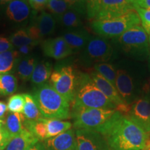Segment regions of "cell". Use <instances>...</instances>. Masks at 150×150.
I'll return each mask as SVG.
<instances>
[{"mask_svg": "<svg viewBox=\"0 0 150 150\" xmlns=\"http://www.w3.org/2000/svg\"><path fill=\"white\" fill-rule=\"evenodd\" d=\"M38 59L33 54L20 57L17 61L14 72L16 73L20 79L26 81L31 79V75Z\"/></svg>", "mask_w": 150, "mask_h": 150, "instance_id": "cell-19", "label": "cell"}, {"mask_svg": "<svg viewBox=\"0 0 150 150\" xmlns=\"http://www.w3.org/2000/svg\"><path fill=\"white\" fill-rule=\"evenodd\" d=\"M52 72V65L50 62L46 61L38 62L31 75V83L35 86V87L46 83L51 76Z\"/></svg>", "mask_w": 150, "mask_h": 150, "instance_id": "cell-21", "label": "cell"}, {"mask_svg": "<svg viewBox=\"0 0 150 150\" xmlns=\"http://www.w3.org/2000/svg\"><path fill=\"white\" fill-rule=\"evenodd\" d=\"M95 72H96L108 81L110 83L115 86L116 71L113 65L107 63H96L93 66Z\"/></svg>", "mask_w": 150, "mask_h": 150, "instance_id": "cell-30", "label": "cell"}, {"mask_svg": "<svg viewBox=\"0 0 150 150\" xmlns=\"http://www.w3.org/2000/svg\"><path fill=\"white\" fill-rule=\"evenodd\" d=\"M134 5L140 8L150 9V0H137Z\"/></svg>", "mask_w": 150, "mask_h": 150, "instance_id": "cell-40", "label": "cell"}, {"mask_svg": "<svg viewBox=\"0 0 150 150\" xmlns=\"http://www.w3.org/2000/svg\"><path fill=\"white\" fill-rule=\"evenodd\" d=\"M9 40L13 45L14 47L17 49L24 45H38L40 42L33 40L28 34L25 29H19L16 32L13 33L9 37Z\"/></svg>", "mask_w": 150, "mask_h": 150, "instance_id": "cell-29", "label": "cell"}, {"mask_svg": "<svg viewBox=\"0 0 150 150\" xmlns=\"http://www.w3.org/2000/svg\"><path fill=\"white\" fill-rule=\"evenodd\" d=\"M32 95L43 118L66 120L70 117V103L50 83L35 86Z\"/></svg>", "mask_w": 150, "mask_h": 150, "instance_id": "cell-2", "label": "cell"}, {"mask_svg": "<svg viewBox=\"0 0 150 150\" xmlns=\"http://www.w3.org/2000/svg\"><path fill=\"white\" fill-rule=\"evenodd\" d=\"M75 138L77 150H110L105 137L96 131L76 129Z\"/></svg>", "mask_w": 150, "mask_h": 150, "instance_id": "cell-12", "label": "cell"}, {"mask_svg": "<svg viewBox=\"0 0 150 150\" xmlns=\"http://www.w3.org/2000/svg\"><path fill=\"white\" fill-rule=\"evenodd\" d=\"M67 44L72 50H80L85 47L91 39V35L85 29H72L67 31L62 35Z\"/></svg>", "mask_w": 150, "mask_h": 150, "instance_id": "cell-18", "label": "cell"}, {"mask_svg": "<svg viewBox=\"0 0 150 150\" xmlns=\"http://www.w3.org/2000/svg\"><path fill=\"white\" fill-rule=\"evenodd\" d=\"M12 138L5 129L4 121L2 119H0V144L4 141L10 142Z\"/></svg>", "mask_w": 150, "mask_h": 150, "instance_id": "cell-38", "label": "cell"}, {"mask_svg": "<svg viewBox=\"0 0 150 150\" xmlns=\"http://www.w3.org/2000/svg\"><path fill=\"white\" fill-rule=\"evenodd\" d=\"M79 75L72 65L57 66L50 78V85L70 103L74 99Z\"/></svg>", "mask_w": 150, "mask_h": 150, "instance_id": "cell-6", "label": "cell"}, {"mask_svg": "<svg viewBox=\"0 0 150 150\" xmlns=\"http://www.w3.org/2000/svg\"><path fill=\"white\" fill-rule=\"evenodd\" d=\"M149 45H150V35L149 36Z\"/></svg>", "mask_w": 150, "mask_h": 150, "instance_id": "cell-48", "label": "cell"}, {"mask_svg": "<svg viewBox=\"0 0 150 150\" xmlns=\"http://www.w3.org/2000/svg\"><path fill=\"white\" fill-rule=\"evenodd\" d=\"M38 13L35 12L31 22L36 27L41 38L48 36L54 32L56 29V19L50 13L42 11L38 16Z\"/></svg>", "mask_w": 150, "mask_h": 150, "instance_id": "cell-17", "label": "cell"}, {"mask_svg": "<svg viewBox=\"0 0 150 150\" xmlns=\"http://www.w3.org/2000/svg\"><path fill=\"white\" fill-rule=\"evenodd\" d=\"M112 47L102 37H91L84 48L81 61L86 65L92 63H106L112 55Z\"/></svg>", "mask_w": 150, "mask_h": 150, "instance_id": "cell-8", "label": "cell"}, {"mask_svg": "<svg viewBox=\"0 0 150 150\" xmlns=\"http://www.w3.org/2000/svg\"><path fill=\"white\" fill-rule=\"evenodd\" d=\"M24 128L29 130L38 141H44L47 139L46 119L40 118L38 120L30 122L24 119Z\"/></svg>", "mask_w": 150, "mask_h": 150, "instance_id": "cell-24", "label": "cell"}, {"mask_svg": "<svg viewBox=\"0 0 150 150\" xmlns=\"http://www.w3.org/2000/svg\"><path fill=\"white\" fill-rule=\"evenodd\" d=\"M99 133L105 137L110 150H142L149 136L117 110Z\"/></svg>", "mask_w": 150, "mask_h": 150, "instance_id": "cell-1", "label": "cell"}, {"mask_svg": "<svg viewBox=\"0 0 150 150\" xmlns=\"http://www.w3.org/2000/svg\"><path fill=\"white\" fill-rule=\"evenodd\" d=\"M47 8L56 21H59L63 15L68 10L69 6L64 0H48Z\"/></svg>", "mask_w": 150, "mask_h": 150, "instance_id": "cell-31", "label": "cell"}, {"mask_svg": "<svg viewBox=\"0 0 150 150\" xmlns=\"http://www.w3.org/2000/svg\"><path fill=\"white\" fill-rule=\"evenodd\" d=\"M72 104V106L116 110L115 104L95 86L88 74L79 75L76 94Z\"/></svg>", "mask_w": 150, "mask_h": 150, "instance_id": "cell-3", "label": "cell"}, {"mask_svg": "<svg viewBox=\"0 0 150 150\" xmlns=\"http://www.w3.org/2000/svg\"><path fill=\"white\" fill-rule=\"evenodd\" d=\"M142 150H150V138L147 140L145 147H144V148Z\"/></svg>", "mask_w": 150, "mask_h": 150, "instance_id": "cell-45", "label": "cell"}, {"mask_svg": "<svg viewBox=\"0 0 150 150\" xmlns=\"http://www.w3.org/2000/svg\"><path fill=\"white\" fill-rule=\"evenodd\" d=\"M118 42L127 53L138 56L149 53V36L140 25L131 28L118 37Z\"/></svg>", "mask_w": 150, "mask_h": 150, "instance_id": "cell-7", "label": "cell"}, {"mask_svg": "<svg viewBox=\"0 0 150 150\" xmlns=\"http://www.w3.org/2000/svg\"><path fill=\"white\" fill-rule=\"evenodd\" d=\"M20 57L18 51L14 50L0 53V74L13 73Z\"/></svg>", "mask_w": 150, "mask_h": 150, "instance_id": "cell-23", "label": "cell"}, {"mask_svg": "<svg viewBox=\"0 0 150 150\" xmlns=\"http://www.w3.org/2000/svg\"><path fill=\"white\" fill-rule=\"evenodd\" d=\"M48 150H77L75 131L70 129L43 142Z\"/></svg>", "mask_w": 150, "mask_h": 150, "instance_id": "cell-15", "label": "cell"}, {"mask_svg": "<svg viewBox=\"0 0 150 150\" xmlns=\"http://www.w3.org/2000/svg\"><path fill=\"white\" fill-rule=\"evenodd\" d=\"M68 5L69 8L73 9L81 15L86 13V0H64Z\"/></svg>", "mask_w": 150, "mask_h": 150, "instance_id": "cell-35", "label": "cell"}, {"mask_svg": "<svg viewBox=\"0 0 150 150\" xmlns=\"http://www.w3.org/2000/svg\"><path fill=\"white\" fill-rule=\"evenodd\" d=\"M81 16L82 15L77 11L69 8L58 22L67 29H78L82 26Z\"/></svg>", "mask_w": 150, "mask_h": 150, "instance_id": "cell-27", "label": "cell"}, {"mask_svg": "<svg viewBox=\"0 0 150 150\" xmlns=\"http://www.w3.org/2000/svg\"><path fill=\"white\" fill-rule=\"evenodd\" d=\"M134 10V4L128 0H102L95 20H110Z\"/></svg>", "mask_w": 150, "mask_h": 150, "instance_id": "cell-13", "label": "cell"}, {"mask_svg": "<svg viewBox=\"0 0 150 150\" xmlns=\"http://www.w3.org/2000/svg\"><path fill=\"white\" fill-rule=\"evenodd\" d=\"M18 89V79L13 74H0V95L7 96Z\"/></svg>", "mask_w": 150, "mask_h": 150, "instance_id": "cell-28", "label": "cell"}, {"mask_svg": "<svg viewBox=\"0 0 150 150\" xmlns=\"http://www.w3.org/2000/svg\"><path fill=\"white\" fill-rule=\"evenodd\" d=\"M140 19L134 11L110 20H95L91 28L96 34L104 38H118L127 30L140 25Z\"/></svg>", "mask_w": 150, "mask_h": 150, "instance_id": "cell-5", "label": "cell"}, {"mask_svg": "<svg viewBox=\"0 0 150 150\" xmlns=\"http://www.w3.org/2000/svg\"><path fill=\"white\" fill-rule=\"evenodd\" d=\"M12 0H0V6H6Z\"/></svg>", "mask_w": 150, "mask_h": 150, "instance_id": "cell-46", "label": "cell"}, {"mask_svg": "<svg viewBox=\"0 0 150 150\" xmlns=\"http://www.w3.org/2000/svg\"><path fill=\"white\" fill-rule=\"evenodd\" d=\"M47 139L63 134L72 128V123L61 120L46 119Z\"/></svg>", "mask_w": 150, "mask_h": 150, "instance_id": "cell-26", "label": "cell"}, {"mask_svg": "<svg viewBox=\"0 0 150 150\" xmlns=\"http://www.w3.org/2000/svg\"><path fill=\"white\" fill-rule=\"evenodd\" d=\"M23 95L25 99V104L22 112L24 118L30 122L36 121L43 118L33 95L28 93L23 94Z\"/></svg>", "mask_w": 150, "mask_h": 150, "instance_id": "cell-25", "label": "cell"}, {"mask_svg": "<svg viewBox=\"0 0 150 150\" xmlns=\"http://www.w3.org/2000/svg\"><path fill=\"white\" fill-rule=\"evenodd\" d=\"M149 54H150V53H149Z\"/></svg>", "mask_w": 150, "mask_h": 150, "instance_id": "cell-49", "label": "cell"}, {"mask_svg": "<svg viewBox=\"0 0 150 150\" xmlns=\"http://www.w3.org/2000/svg\"><path fill=\"white\" fill-rule=\"evenodd\" d=\"M41 48L45 55L56 60L63 59L73 53V50L62 36L43 40Z\"/></svg>", "mask_w": 150, "mask_h": 150, "instance_id": "cell-14", "label": "cell"}, {"mask_svg": "<svg viewBox=\"0 0 150 150\" xmlns=\"http://www.w3.org/2000/svg\"><path fill=\"white\" fill-rule=\"evenodd\" d=\"M24 104H25V99L24 95L17 94L11 96L8 99L7 108L11 112L21 113L23 112Z\"/></svg>", "mask_w": 150, "mask_h": 150, "instance_id": "cell-32", "label": "cell"}, {"mask_svg": "<svg viewBox=\"0 0 150 150\" xmlns=\"http://www.w3.org/2000/svg\"><path fill=\"white\" fill-rule=\"evenodd\" d=\"M125 116V115H124ZM128 119L150 134V98L145 96L134 100L127 115Z\"/></svg>", "mask_w": 150, "mask_h": 150, "instance_id": "cell-9", "label": "cell"}, {"mask_svg": "<svg viewBox=\"0 0 150 150\" xmlns=\"http://www.w3.org/2000/svg\"><path fill=\"white\" fill-rule=\"evenodd\" d=\"M7 110V105L4 102H0V119H2L4 117Z\"/></svg>", "mask_w": 150, "mask_h": 150, "instance_id": "cell-42", "label": "cell"}, {"mask_svg": "<svg viewBox=\"0 0 150 150\" xmlns=\"http://www.w3.org/2000/svg\"><path fill=\"white\" fill-rule=\"evenodd\" d=\"M117 110L72 106L71 116L76 129H91L99 132Z\"/></svg>", "mask_w": 150, "mask_h": 150, "instance_id": "cell-4", "label": "cell"}, {"mask_svg": "<svg viewBox=\"0 0 150 150\" xmlns=\"http://www.w3.org/2000/svg\"><path fill=\"white\" fill-rule=\"evenodd\" d=\"M24 119L23 114L18 112H11L6 118L5 129L12 138L20 134L24 129Z\"/></svg>", "mask_w": 150, "mask_h": 150, "instance_id": "cell-22", "label": "cell"}, {"mask_svg": "<svg viewBox=\"0 0 150 150\" xmlns=\"http://www.w3.org/2000/svg\"><path fill=\"white\" fill-rule=\"evenodd\" d=\"M14 50V47L9 38L0 36V53H3Z\"/></svg>", "mask_w": 150, "mask_h": 150, "instance_id": "cell-37", "label": "cell"}, {"mask_svg": "<svg viewBox=\"0 0 150 150\" xmlns=\"http://www.w3.org/2000/svg\"><path fill=\"white\" fill-rule=\"evenodd\" d=\"M34 11H31L27 0H12L5 6V17L15 25H26L31 20Z\"/></svg>", "mask_w": 150, "mask_h": 150, "instance_id": "cell-11", "label": "cell"}, {"mask_svg": "<svg viewBox=\"0 0 150 150\" xmlns=\"http://www.w3.org/2000/svg\"><path fill=\"white\" fill-rule=\"evenodd\" d=\"M90 76L95 86L109 99L112 104H115L116 110L121 112L123 115H127L129 111L130 105L127 104L123 100L115 86L95 71L91 72Z\"/></svg>", "mask_w": 150, "mask_h": 150, "instance_id": "cell-10", "label": "cell"}, {"mask_svg": "<svg viewBox=\"0 0 150 150\" xmlns=\"http://www.w3.org/2000/svg\"><path fill=\"white\" fill-rule=\"evenodd\" d=\"M47 1L48 0H29L30 6L36 13L44 11L45 8H47Z\"/></svg>", "mask_w": 150, "mask_h": 150, "instance_id": "cell-36", "label": "cell"}, {"mask_svg": "<svg viewBox=\"0 0 150 150\" xmlns=\"http://www.w3.org/2000/svg\"><path fill=\"white\" fill-rule=\"evenodd\" d=\"M142 91L147 95L150 94V77L147 80V81L144 83L142 86Z\"/></svg>", "mask_w": 150, "mask_h": 150, "instance_id": "cell-43", "label": "cell"}, {"mask_svg": "<svg viewBox=\"0 0 150 150\" xmlns=\"http://www.w3.org/2000/svg\"><path fill=\"white\" fill-rule=\"evenodd\" d=\"M102 0H86V15L88 18H95L99 10Z\"/></svg>", "mask_w": 150, "mask_h": 150, "instance_id": "cell-34", "label": "cell"}, {"mask_svg": "<svg viewBox=\"0 0 150 150\" xmlns=\"http://www.w3.org/2000/svg\"><path fill=\"white\" fill-rule=\"evenodd\" d=\"M134 9L140 19L142 28L147 35H150V9L140 8L136 6H134Z\"/></svg>", "mask_w": 150, "mask_h": 150, "instance_id": "cell-33", "label": "cell"}, {"mask_svg": "<svg viewBox=\"0 0 150 150\" xmlns=\"http://www.w3.org/2000/svg\"><path fill=\"white\" fill-rule=\"evenodd\" d=\"M38 142L29 130L24 128L20 134L14 136L5 150H27L33 144Z\"/></svg>", "mask_w": 150, "mask_h": 150, "instance_id": "cell-20", "label": "cell"}, {"mask_svg": "<svg viewBox=\"0 0 150 150\" xmlns=\"http://www.w3.org/2000/svg\"><path fill=\"white\" fill-rule=\"evenodd\" d=\"M27 150H48L42 142L38 141L31 145Z\"/></svg>", "mask_w": 150, "mask_h": 150, "instance_id": "cell-41", "label": "cell"}, {"mask_svg": "<svg viewBox=\"0 0 150 150\" xmlns=\"http://www.w3.org/2000/svg\"><path fill=\"white\" fill-rule=\"evenodd\" d=\"M129 1H130V2L131 4H134L135 3H136V1H137V0H128Z\"/></svg>", "mask_w": 150, "mask_h": 150, "instance_id": "cell-47", "label": "cell"}, {"mask_svg": "<svg viewBox=\"0 0 150 150\" xmlns=\"http://www.w3.org/2000/svg\"><path fill=\"white\" fill-rule=\"evenodd\" d=\"M8 143L9 142L8 141H4L1 142V143L0 144V150H4L6 149V146L8 145Z\"/></svg>", "mask_w": 150, "mask_h": 150, "instance_id": "cell-44", "label": "cell"}, {"mask_svg": "<svg viewBox=\"0 0 150 150\" xmlns=\"http://www.w3.org/2000/svg\"><path fill=\"white\" fill-rule=\"evenodd\" d=\"M115 88L122 98L127 104L130 105L134 102V80L125 70L120 69L116 71Z\"/></svg>", "mask_w": 150, "mask_h": 150, "instance_id": "cell-16", "label": "cell"}, {"mask_svg": "<svg viewBox=\"0 0 150 150\" xmlns=\"http://www.w3.org/2000/svg\"><path fill=\"white\" fill-rule=\"evenodd\" d=\"M35 46L36 45H24L17 49V51H18L20 57H22V56H26L29 55L30 53H31V51H32L33 49L34 48Z\"/></svg>", "mask_w": 150, "mask_h": 150, "instance_id": "cell-39", "label": "cell"}]
</instances>
